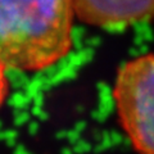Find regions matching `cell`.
Returning a JSON list of instances; mask_svg holds the SVG:
<instances>
[{
    "label": "cell",
    "mask_w": 154,
    "mask_h": 154,
    "mask_svg": "<svg viewBox=\"0 0 154 154\" xmlns=\"http://www.w3.org/2000/svg\"><path fill=\"white\" fill-rule=\"evenodd\" d=\"M112 95L132 148L154 154V53L130 59L118 69Z\"/></svg>",
    "instance_id": "7a4b0ae2"
},
{
    "label": "cell",
    "mask_w": 154,
    "mask_h": 154,
    "mask_svg": "<svg viewBox=\"0 0 154 154\" xmlns=\"http://www.w3.org/2000/svg\"><path fill=\"white\" fill-rule=\"evenodd\" d=\"M7 67L3 64V62L0 60V108L5 102V98L8 95L9 85H8V77H7Z\"/></svg>",
    "instance_id": "277c9868"
},
{
    "label": "cell",
    "mask_w": 154,
    "mask_h": 154,
    "mask_svg": "<svg viewBox=\"0 0 154 154\" xmlns=\"http://www.w3.org/2000/svg\"><path fill=\"white\" fill-rule=\"evenodd\" d=\"M72 0H0V60L7 68L40 72L73 45Z\"/></svg>",
    "instance_id": "6da1fadb"
},
{
    "label": "cell",
    "mask_w": 154,
    "mask_h": 154,
    "mask_svg": "<svg viewBox=\"0 0 154 154\" xmlns=\"http://www.w3.org/2000/svg\"><path fill=\"white\" fill-rule=\"evenodd\" d=\"M75 16L90 26L123 28L154 18V0H72Z\"/></svg>",
    "instance_id": "3957f363"
}]
</instances>
